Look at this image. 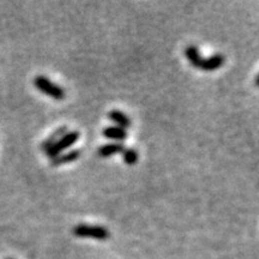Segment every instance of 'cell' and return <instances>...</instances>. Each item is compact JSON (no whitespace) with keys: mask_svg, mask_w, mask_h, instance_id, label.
Wrapping results in <instances>:
<instances>
[{"mask_svg":"<svg viewBox=\"0 0 259 259\" xmlns=\"http://www.w3.org/2000/svg\"><path fill=\"white\" fill-rule=\"evenodd\" d=\"M34 85L39 91H41L45 95L50 96L51 99L62 101L65 99V90L60 85H58L52 82L50 78L46 76H36L34 79Z\"/></svg>","mask_w":259,"mask_h":259,"instance_id":"cell-1","label":"cell"},{"mask_svg":"<svg viewBox=\"0 0 259 259\" xmlns=\"http://www.w3.org/2000/svg\"><path fill=\"white\" fill-rule=\"evenodd\" d=\"M75 236L78 237H93L96 240H107L109 235V230L102 225H94V224H85L81 223L74 227L72 230Z\"/></svg>","mask_w":259,"mask_h":259,"instance_id":"cell-2","label":"cell"},{"mask_svg":"<svg viewBox=\"0 0 259 259\" xmlns=\"http://www.w3.org/2000/svg\"><path fill=\"white\" fill-rule=\"evenodd\" d=\"M78 139H79V132H77V131H69V132L66 133V135H64L62 138L56 143V144H53L47 151H45L46 155L53 160V158H56L58 155L62 154L63 151L68 150L69 148H71L72 145L78 141Z\"/></svg>","mask_w":259,"mask_h":259,"instance_id":"cell-3","label":"cell"},{"mask_svg":"<svg viewBox=\"0 0 259 259\" xmlns=\"http://www.w3.org/2000/svg\"><path fill=\"white\" fill-rule=\"evenodd\" d=\"M224 63H225V58L223 54L217 53L211 57L202 58V62H200L198 69L205 72H212V71H216V70L221 69L222 66L224 65Z\"/></svg>","mask_w":259,"mask_h":259,"instance_id":"cell-4","label":"cell"},{"mask_svg":"<svg viewBox=\"0 0 259 259\" xmlns=\"http://www.w3.org/2000/svg\"><path fill=\"white\" fill-rule=\"evenodd\" d=\"M102 136L105 138L115 141V143L125 141L127 138V131L119 126H108L102 131Z\"/></svg>","mask_w":259,"mask_h":259,"instance_id":"cell-5","label":"cell"},{"mask_svg":"<svg viewBox=\"0 0 259 259\" xmlns=\"http://www.w3.org/2000/svg\"><path fill=\"white\" fill-rule=\"evenodd\" d=\"M81 150L75 149V150H69L66 152H62L58 155L56 158H53V166H63V164H68L77 161L81 157Z\"/></svg>","mask_w":259,"mask_h":259,"instance_id":"cell-6","label":"cell"},{"mask_svg":"<svg viewBox=\"0 0 259 259\" xmlns=\"http://www.w3.org/2000/svg\"><path fill=\"white\" fill-rule=\"evenodd\" d=\"M108 119L114 124H117L115 126L121 127V129L126 130L131 126V119L124 112L118 111V109H113V111L109 112Z\"/></svg>","mask_w":259,"mask_h":259,"instance_id":"cell-7","label":"cell"},{"mask_svg":"<svg viewBox=\"0 0 259 259\" xmlns=\"http://www.w3.org/2000/svg\"><path fill=\"white\" fill-rule=\"evenodd\" d=\"M124 145L121 144V143H108V144L100 147L99 150H97V154H99L100 157L106 158L121 154V152L124 151Z\"/></svg>","mask_w":259,"mask_h":259,"instance_id":"cell-8","label":"cell"},{"mask_svg":"<svg viewBox=\"0 0 259 259\" xmlns=\"http://www.w3.org/2000/svg\"><path fill=\"white\" fill-rule=\"evenodd\" d=\"M68 132H69V130L66 126H60L59 129H57L53 133H52V135H50V137H47V138L42 142V144H41L42 151H47L48 149L52 147V145L56 144V143L59 141V139L62 138L64 135H66Z\"/></svg>","mask_w":259,"mask_h":259,"instance_id":"cell-9","label":"cell"},{"mask_svg":"<svg viewBox=\"0 0 259 259\" xmlns=\"http://www.w3.org/2000/svg\"><path fill=\"white\" fill-rule=\"evenodd\" d=\"M185 56H186V59L188 60V63H190L192 66H194V68L198 69L200 62H202V56H200L197 46L194 45L187 46L185 50Z\"/></svg>","mask_w":259,"mask_h":259,"instance_id":"cell-10","label":"cell"},{"mask_svg":"<svg viewBox=\"0 0 259 259\" xmlns=\"http://www.w3.org/2000/svg\"><path fill=\"white\" fill-rule=\"evenodd\" d=\"M121 154H123L124 162L129 164V166H135L137 161H138V151H137L136 149H132V148L124 149V151L121 152Z\"/></svg>","mask_w":259,"mask_h":259,"instance_id":"cell-11","label":"cell"},{"mask_svg":"<svg viewBox=\"0 0 259 259\" xmlns=\"http://www.w3.org/2000/svg\"><path fill=\"white\" fill-rule=\"evenodd\" d=\"M6 259H12V258H6Z\"/></svg>","mask_w":259,"mask_h":259,"instance_id":"cell-12","label":"cell"}]
</instances>
